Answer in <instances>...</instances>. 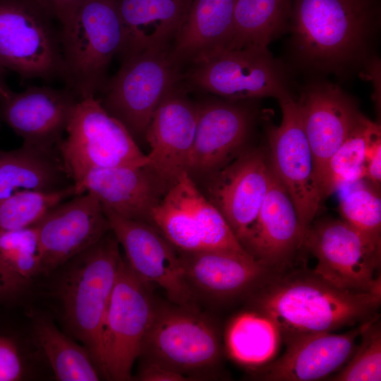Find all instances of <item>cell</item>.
Returning a JSON list of instances; mask_svg holds the SVG:
<instances>
[{
  "mask_svg": "<svg viewBox=\"0 0 381 381\" xmlns=\"http://www.w3.org/2000/svg\"><path fill=\"white\" fill-rule=\"evenodd\" d=\"M378 0H291L294 57L312 72L346 76L377 61Z\"/></svg>",
  "mask_w": 381,
  "mask_h": 381,
  "instance_id": "cell-1",
  "label": "cell"
},
{
  "mask_svg": "<svg viewBox=\"0 0 381 381\" xmlns=\"http://www.w3.org/2000/svg\"><path fill=\"white\" fill-rule=\"evenodd\" d=\"M248 299L270 318L287 344L303 335L332 332L377 315L381 294L339 289L306 268L271 271Z\"/></svg>",
  "mask_w": 381,
  "mask_h": 381,
  "instance_id": "cell-2",
  "label": "cell"
},
{
  "mask_svg": "<svg viewBox=\"0 0 381 381\" xmlns=\"http://www.w3.org/2000/svg\"><path fill=\"white\" fill-rule=\"evenodd\" d=\"M121 258L110 229L57 268L61 272L53 291L68 335L83 343L102 376V328Z\"/></svg>",
  "mask_w": 381,
  "mask_h": 381,
  "instance_id": "cell-3",
  "label": "cell"
},
{
  "mask_svg": "<svg viewBox=\"0 0 381 381\" xmlns=\"http://www.w3.org/2000/svg\"><path fill=\"white\" fill-rule=\"evenodd\" d=\"M123 40L116 0H86L61 28L62 78L80 99L96 96Z\"/></svg>",
  "mask_w": 381,
  "mask_h": 381,
  "instance_id": "cell-4",
  "label": "cell"
},
{
  "mask_svg": "<svg viewBox=\"0 0 381 381\" xmlns=\"http://www.w3.org/2000/svg\"><path fill=\"white\" fill-rule=\"evenodd\" d=\"M66 134L58 151L74 184L95 169L150 164L127 128L105 110L96 96L79 100Z\"/></svg>",
  "mask_w": 381,
  "mask_h": 381,
  "instance_id": "cell-5",
  "label": "cell"
},
{
  "mask_svg": "<svg viewBox=\"0 0 381 381\" xmlns=\"http://www.w3.org/2000/svg\"><path fill=\"white\" fill-rule=\"evenodd\" d=\"M186 76L193 85L231 102L293 96L288 69L267 48L214 49L195 60Z\"/></svg>",
  "mask_w": 381,
  "mask_h": 381,
  "instance_id": "cell-6",
  "label": "cell"
},
{
  "mask_svg": "<svg viewBox=\"0 0 381 381\" xmlns=\"http://www.w3.org/2000/svg\"><path fill=\"white\" fill-rule=\"evenodd\" d=\"M221 357L219 333L211 320L195 307L157 303L139 358L190 378L212 370Z\"/></svg>",
  "mask_w": 381,
  "mask_h": 381,
  "instance_id": "cell-7",
  "label": "cell"
},
{
  "mask_svg": "<svg viewBox=\"0 0 381 381\" xmlns=\"http://www.w3.org/2000/svg\"><path fill=\"white\" fill-rule=\"evenodd\" d=\"M55 20L34 0H0V65L23 80L62 78Z\"/></svg>",
  "mask_w": 381,
  "mask_h": 381,
  "instance_id": "cell-8",
  "label": "cell"
},
{
  "mask_svg": "<svg viewBox=\"0 0 381 381\" xmlns=\"http://www.w3.org/2000/svg\"><path fill=\"white\" fill-rule=\"evenodd\" d=\"M156 306L150 284L139 278L122 257L102 328L104 378H133V366L140 355Z\"/></svg>",
  "mask_w": 381,
  "mask_h": 381,
  "instance_id": "cell-9",
  "label": "cell"
},
{
  "mask_svg": "<svg viewBox=\"0 0 381 381\" xmlns=\"http://www.w3.org/2000/svg\"><path fill=\"white\" fill-rule=\"evenodd\" d=\"M148 224L178 252L223 250L248 253L223 215L187 172L169 188L152 210Z\"/></svg>",
  "mask_w": 381,
  "mask_h": 381,
  "instance_id": "cell-10",
  "label": "cell"
},
{
  "mask_svg": "<svg viewBox=\"0 0 381 381\" xmlns=\"http://www.w3.org/2000/svg\"><path fill=\"white\" fill-rule=\"evenodd\" d=\"M303 247L317 259L313 271L335 286L381 294V244L342 219L313 221L305 233Z\"/></svg>",
  "mask_w": 381,
  "mask_h": 381,
  "instance_id": "cell-11",
  "label": "cell"
},
{
  "mask_svg": "<svg viewBox=\"0 0 381 381\" xmlns=\"http://www.w3.org/2000/svg\"><path fill=\"white\" fill-rule=\"evenodd\" d=\"M178 67L169 48L136 54L123 61L117 73L107 80L101 104L136 140L144 136L159 102L179 79Z\"/></svg>",
  "mask_w": 381,
  "mask_h": 381,
  "instance_id": "cell-12",
  "label": "cell"
},
{
  "mask_svg": "<svg viewBox=\"0 0 381 381\" xmlns=\"http://www.w3.org/2000/svg\"><path fill=\"white\" fill-rule=\"evenodd\" d=\"M279 102L281 123L267 128L268 159L271 169L290 195L306 233L322 199L297 101L291 96Z\"/></svg>",
  "mask_w": 381,
  "mask_h": 381,
  "instance_id": "cell-13",
  "label": "cell"
},
{
  "mask_svg": "<svg viewBox=\"0 0 381 381\" xmlns=\"http://www.w3.org/2000/svg\"><path fill=\"white\" fill-rule=\"evenodd\" d=\"M110 229L124 250L125 260L144 282L164 290L171 303L195 307L177 250L152 225L103 207Z\"/></svg>",
  "mask_w": 381,
  "mask_h": 381,
  "instance_id": "cell-14",
  "label": "cell"
},
{
  "mask_svg": "<svg viewBox=\"0 0 381 381\" xmlns=\"http://www.w3.org/2000/svg\"><path fill=\"white\" fill-rule=\"evenodd\" d=\"M271 174L268 157L260 149H252L241 152L202 181L201 191L223 215L241 244L257 219Z\"/></svg>",
  "mask_w": 381,
  "mask_h": 381,
  "instance_id": "cell-15",
  "label": "cell"
},
{
  "mask_svg": "<svg viewBox=\"0 0 381 381\" xmlns=\"http://www.w3.org/2000/svg\"><path fill=\"white\" fill-rule=\"evenodd\" d=\"M42 273L49 274L105 235L110 226L99 200L85 192L59 202L35 225Z\"/></svg>",
  "mask_w": 381,
  "mask_h": 381,
  "instance_id": "cell-16",
  "label": "cell"
},
{
  "mask_svg": "<svg viewBox=\"0 0 381 381\" xmlns=\"http://www.w3.org/2000/svg\"><path fill=\"white\" fill-rule=\"evenodd\" d=\"M296 101L320 191L329 159L363 114L353 97L327 81L310 82Z\"/></svg>",
  "mask_w": 381,
  "mask_h": 381,
  "instance_id": "cell-17",
  "label": "cell"
},
{
  "mask_svg": "<svg viewBox=\"0 0 381 381\" xmlns=\"http://www.w3.org/2000/svg\"><path fill=\"white\" fill-rule=\"evenodd\" d=\"M80 99L67 87H29L0 99V123L8 126L23 144L56 151Z\"/></svg>",
  "mask_w": 381,
  "mask_h": 381,
  "instance_id": "cell-18",
  "label": "cell"
},
{
  "mask_svg": "<svg viewBox=\"0 0 381 381\" xmlns=\"http://www.w3.org/2000/svg\"><path fill=\"white\" fill-rule=\"evenodd\" d=\"M241 102L214 101L198 104V119L187 173L196 181L235 158L248 135L253 116Z\"/></svg>",
  "mask_w": 381,
  "mask_h": 381,
  "instance_id": "cell-19",
  "label": "cell"
},
{
  "mask_svg": "<svg viewBox=\"0 0 381 381\" xmlns=\"http://www.w3.org/2000/svg\"><path fill=\"white\" fill-rule=\"evenodd\" d=\"M378 315L343 334L322 332L301 336L286 344L274 361L253 370L255 378L270 381H313L329 377L347 362L365 328Z\"/></svg>",
  "mask_w": 381,
  "mask_h": 381,
  "instance_id": "cell-20",
  "label": "cell"
},
{
  "mask_svg": "<svg viewBox=\"0 0 381 381\" xmlns=\"http://www.w3.org/2000/svg\"><path fill=\"white\" fill-rule=\"evenodd\" d=\"M179 254L195 298L216 303L247 298L272 271L248 253L210 250Z\"/></svg>",
  "mask_w": 381,
  "mask_h": 381,
  "instance_id": "cell-21",
  "label": "cell"
},
{
  "mask_svg": "<svg viewBox=\"0 0 381 381\" xmlns=\"http://www.w3.org/2000/svg\"><path fill=\"white\" fill-rule=\"evenodd\" d=\"M304 236L295 205L272 169L265 198L241 245L255 260L278 271L293 266Z\"/></svg>",
  "mask_w": 381,
  "mask_h": 381,
  "instance_id": "cell-22",
  "label": "cell"
},
{
  "mask_svg": "<svg viewBox=\"0 0 381 381\" xmlns=\"http://www.w3.org/2000/svg\"><path fill=\"white\" fill-rule=\"evenodd\" d=\"M123 217L148 223L152 210L171 186L150 164L123 165L90 171L75 184Z\"/></svg>",
  "mask_w": 381,
  "mask_h": 381,
  "instance_id": "cell-23",
  "label": "cell"
},
{
  "mask_svg": "<svg viewBox=\"0 0 381 381\" xmlns=\"http://www.w3.org/2000/svg\"><path fill=\"white\" fill-rule=\"evenodd\" d=\"M197 119L198 104L173 87L159 102L145 131L150 165L170 186L187 172Z\"/></svg>",
  "mask_w": 381,
  "mask_h": 381,
  "instance_id": "cell-24",
  "label": "cell"
},
{
  "mask_svg": "<svg viewBox=\"0 0 381 381\" xmlns=\"http://www.w3.org/2000/svg\"><path fill=\"white\" fill-rule=\"evenodd\" d=\"M193 0H116L123 40L122 62L174 40Z\"/></svg>",
  "mask_w": 381,
  "mask_h": 381,
  "instance_id": "cell-25",
  "label": "cell"
},
{
  "mask_svg": "<svg viewBox=\"0 0 381 381\" xmlns=\"http://www.w3.org/2000/svg\"><path fill=\"white\" fill-rule=\"evenodd\" d=\"M236 0H193L170 49L176 66L193 63L210 52L224 47L232 30Z\"/></svg>",
  "mask_w": 381,
  "mask_h": 381,
  "instance_id": "cell-26",
  "label": "cell"
},
{
  "mask_svg": "<svg viewBox=\"0 0 381 381\" xmlns=\"http://www.w3.org/2000/svg\"><path fill=\"white\" fill-rule=\"evenodd\" d=\"M31 337L59 381H97L102 375L87 349L61 332L42 313L30 314Z\"/></svg>",
  "mask_w": 381,
  "mask_h": 381,
  "instance_id": "cell-27",
  "label": "cell"
},
{
  "mask_svg": "<svg viewBox=\"0 0 381 381\" xmlns=\"http://www.w3.org/2000/svg\"><path fill=\"white\" fill-rule=\"evenodd\" d=\"M291 0H236L232 30L224 48H267L289 31Z\"/></svg>",
  "mask_w": 381,
  "mask_h": 381,
  "instance_id": "cell-28",
  "label": "cell"
},
{
  "mask_svg": "<svg viewBox=\"0 0 381 381\" xmlns=\"http://www.w3.org/2000/svg\"><path fill=\"white\" fill-rule=\"evenodd\" d=\"M281 341L275 324L253 310L234 317L225 332V345L230 357L252 368L269 363L277 353Z\"/></svg>",
  "mask_w": 381,
  "mask_h": 381,
  "instance_id": "cell-29",
  "label": "cell"
},
{
  "mask_svg": "<svg viewBox=\"0 0 381 381\" xmlns=\"http://www.w3.org/2000/svg\"><path fill=\"white\" fill-rule=\"evenodd\" d=\"M380 126L361 116L348 136L332 155L320 186L322 200L341 186L357 182L365 176V153L371 137Z\"/></svg>",
  "mask_w": 381,
  "mask_h": 381,
  "instance_id": "cell-30",
  "label": "cell"
},
{
  "mask_svg": "<svg viewBox=\"0 0 381 381\" xmlns=\"http://www.w3.org/2000/svg\"><path fill=\"white\" fill-rule=\"evenodd\" d=\"M74 195L75 184L54 191L18 190L0 199V231L32 226L51 208Z\"/></svg>",
  "mask_w": 381,
  "mask_h": 381,
  "instance_id": "cell-31",
  "label": "cell"
},
{
  "mask_svg": "<svg viewBox=\"0 0 381 381\" xmlns=\"http://www.w3.org/2000/svg\"><path fill=\"white\" fill-rule=\"evenodd\" d=\"M0 262L27 282L42 273V259L34 226L0 231Z\"/></svg>",
  "mask_w": 381,
  "mask_h": 381,
  "instance_id": "cell-32",
  "label": "cell"
},
{
  "mask_svg": "<svg viewBox=\"0 0 381 381\" xmlns=\"http://www.w3.org/2000/svg\"><path fill=\"white\" fill-rule=\"evenodd\" d=\"M378 316L363 331L360 344L339 373L328 377L334 381L381 380V328Z\"/></svg>",
  "mask_w": 381,
  "mask_h": 381,
  "instance_id": "cell-33",
  "label": "cell"
},
{
  "mask_svg": "<svg viewBox=\"0 0 381 381\" xmlns=\"http://www.w3.org/2000/svg\"><path fill=\"white\" fill-rule=\"evenodd\" d=\"M339 210L343 221L381 244V199L377 189L356 187L341 198Z\"/></svg>",
  "mask_w": 381,
  "mask_h": 381,
  "instance_id": "cell-34",
  "label": "cell"
},
{
  "mask_svg": "<svg viewBox=\"0 0 381 381\" xmlns=\"http://www.w3.org/2000/svg\"><path fill=\"white\" fill-rule=\"evenodd\" d=\"M28 344L15 331L0 328V381L30 378L33 357Z\"/></svg>",
  "mask_w": 381,
  "mask_h": 381,
  "instance_id": "cell-35",
  "label": "cell"
},
{
  "mask_svg": "<svg viewBox=\"0 0 381 381\" xmlns=\"http://www.w3.org/2000/svg\"><path fill=\"white\" fill-rule=\"evenodd\" d=\"M378 189L381 181V131L370 139L365 153V176Z\"/></svg>",
  "mask_w": 381,
  "mask_h": 381,
  "instance_id": "cell-36",
  "label": "cell"
},
{
  "mask_svg": "<svg viewBox=\"0 0 381 381\" xmlns=\"http://www.w3.org/2000/svg\"><path fill=\"white\" fill-rule=\"evenodd\" d=\"M34 1L58 21L62 28L72 20L79 8L86 0Z\"/></svg>",
  "mask_w": 381,
  "mask_h": 381,
  "instance_id": "cell-37",
  "label": "cell"
},
{
  "mask_svg": "<svg viewBox=\"0 0 381 381\" xmlns=\"http://www.w3.org/2000/svg\"><path fill=\"white\" fill-rule=\"evenodd\" d=\"M135 378L140 381H184L190 380L189 377L183 373L157 363L143 359Z\"/></svg>",
  "mask_w": 381,
  "mask_h": 381,
  "instance_id": "cell-38",
  "label": "cell"
},
{
  "mask_svg": "<svg viewBox=\"0 0 381 381\" xmlns=\"http://www.w3.org/2000/svg\"><path fill=\"white\" fill-rule=\"evenodd\" d=\"M28 282L6 268L0 262V303L15 299Z\"/></svg>",
  "mask_w": 381,
  "mask_h": 381,
  "instance_id": "cell-39",
  "label": "cell"
},
{
  "mask_svg": "<svg viewBox=\"0 0 381 381\" xmlns=\"http://www.w3.org/2000/svg\"><path fill=\"white\" fill-rule=\"evenodd\" d=\"M6 70L0 65V99H6L13 93V91L6 83Z\"/></svg>",
  "mask_w": 381,
  "mask_h": 381,
  "instance_id": "cell-40",
  "label": "cell"
}]
</instances>
